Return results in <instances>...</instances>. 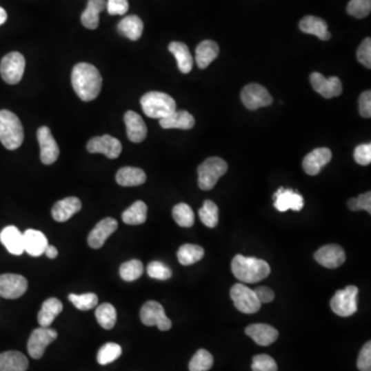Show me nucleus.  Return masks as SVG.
Returning a JSON list of instances; mask_svg holds the SVG:
<instances>
[{"instance_id":"13","label":"nucleus","mask_w":371,"mask_h":371,"mask_svg":"<svg viewBox=\"0 0 371 371\" xmlns=\"http://www.w3.org/2000/svg\"><path fill=\"white\" fill-rule=\"evenodd\" d=\"M37 141L41 149V160L46 166H51L59 157V147L52 135L49 127L43 126L37 130Z\"/></svg>"},{"instance_id":"11","label":"nucleus","mask_w":371,"mask_h":371,"mask_svg":"<svg viewBox=\"0 0 371 371\" xmlns=\"http://www.w3.org/2000/svg\"><path fill=\"white\" fill-rule=\"evenodd\" d=\"M241 101L248 110H255L265 108L274 102V98L268 89L259 84H249L243 89Z\"/></svg>"},{"instance_id":"53","label":"nucleus","mask_w":371,"mask_h":371,"mask_svg":"<svg viewBox=\"0 0 371 371\" xmlns=\"http://www.w3.org/2000/svg\"><path fill=\"white\" fill-rule=\"evenodd\" d=\"M46 256L50 259H55L58 256V250L54 245H48L45 251Z\"/></svg>"},{"instance_id":"25","label":"nucleus","mask_w":371,"mask_h":371,"mask_svg":"<svg viewBox=\"0 0 371 371\" xmlns=\"http://www.w3.org/2000/svg\"><path fill=\"white\" fill-rule=\"evenodd\" d=\"M299 28L302 32L314 35L321 41H329L331 39V33L328 31V25L319 17H304L299 22Z\"/></svg>"},{"instance_id":"42","label":"nucleus","mask_w":371,"mask_h":371,"mask_svg":"<svg viewBox=\"0 0 371 371\" xmlns=\"http://www.w3.org/2000/svg\"><path fill=\"white\" fill-rule=\"evenodd\" d=\"M70 301L80 310H92L98 304V297L94 293L70 294Z\"/></svg>"},{"instance_id":"40","label":"nucleus","mask_w":371,"mask_h":371,"mask_svg":"<svg viewBox=\"0 0 371 371\" xmlns=\"http://www.w3.org/2000/svg\"><path fill=\"white\" fill-rule=\"evenodd\" d=\"M122 355V348L114 343H108L100 348L97 354V362L100 365H106L116 361Z\"/></svg>"},{"instance_id":"39","label":"nucleus","mask_w":371,"mask_h":371,"mask_svg":"<svg viewBox=\"0 0 371 371\" xmlns=\"http://www.w3.org/2000/svg\"><path fill=\"white\" fill-rule=\"evenodd\" d=\"M172 217L179 226L185 227V228L193 226L194 221H195L193 210L186 203L177 204L172 210Z\"/></svg>"},{"instance_id":"8","label":"nucleus","mask_w":371,"mask_h":371,"mask_svg":"<svg viewBox=\"0 0 371 371\" xmlns=\"http://www.w3.org/2000/svg\"><path fill=\"white\" fill-rule=\"evenodd\" d=\"M24 56L19 52H12L2 58L0 62V74L4 82L16 85L22 80L25 72Z\"/></svg>"},{"instance_id":"23","label":"nucleus","mask_w":371,"mask_h":371,"mask_svg":"<svg viewBox=\"0 0 371 371\" xmlns=\"http://www.w3.org/2000/svg\"><path fill=\"white\" fill-rule=\"evenodd\" d=\"M82 202L77 197H66L54 204L52 216L57 222L63 223L70 220L74 214L80 212Z\"/></svg>"},{"instance_id":"22","label":"nucleus","mask_w":371,"mask_h":371,"mask_svg":"<svg viewBox=\"0 0 371 371\" xmlns=\"http://www.w3.org/2000/svg\"><path fill=\"white\" fill-rule=\"evenodd\" d=\"M0 243L14 256L24 253V235L16 226H8L0 232Z\"/></svg>"},{"instance_id":"18","label":"nucleus","mask_w":371,"mask_h":371,"mask_svg":"<svg viewBox=\"0 0 371 371\" xmlns=\"http://www.w3.org/2000/svg\"><path fill=\"white\" fill-rule=\"evenodd\" d=\"M274 208L279 212H283L289 210L300 212L303 208V197L291 189L279 188L278 191L274 193Z\"/></svg>"},{"instance_id":"49","label":"nucleus","mask_w":371,"mask_h":371,"mask_svg":"<svg viewBox=\"0 0 371 371\" xmlns=\"http://www.w3.org/2000/svg\"><path fill=\"white\" fill-rule=\"evenodd\" d=\"M106 10L112 16H123L128 12V0H108Z\"/></svg>"},{"instance_id":"47","label":"nucleus","mask_w":371,"mask_h":371,"mask_svg":"<svg viewBox=\"0 0 371 371\" xmlns=\"http://www.w3.org/2000/svg\"><path fill=\"white\" fill-rule=\"evenodd\" d=\"M357 60L365 66L366 68H371V39L370 37L364 39L361 45L357 50Z\"/></svg>"},{"instance_id":"51","label":"nucleus","mask_w":371,"mask_h":371,"mask_svg":"<svg viewBox=\"0 0 371 371\" xmlns=\"http://www.w3.org/2000/svg\"><path fill=\"white\" fill-rule=\"evenodd\" d=\"M360 114L363 118L370 119L371 117V92L370 90L361 94L359 98Z\"/></svg>"},{"instance_id":"19","label":"nucleus","mask_w":371,"mask_h":371,"mask_svg":"<svg viewBox=\"0 0 371 371\" xmlns=\"http://www.w3.org/2000/svg\"><path fill=\"white\" fill-rule=\"evenodd\" d=\"M118 228V222L112 218H106L97 223L88 237V245L92 249L103 247L106 239Z\"/></svg>"},{"instance_id":"34","label":"nucleus","mask_w":371,"mask_h":371,"mask_svg":"<svg viewBox=\"0 0 371 371\" xmlns=\"http://www.w3.org/2000/svg\"><path fill=\"white\" fill-rule=\"evenodd\" d=\"M148 206L141 200L135 201L122 214L123 222L128 225L143 224L147 220Z\"/></svg>"},{"instance_id":"33","label":"nucleus","mask_w":371,"mask_h":371,"mask_svg":"<svg viewBox=\"0 0 371 371\" xmlns=\"http://www.w3.org/2000/svg\"><path fill=\"white\" fill-rule=\"evenodd\" d=\"M106 8V0H89L87 8L81 17L82 24L86 28H97L99 25V14Z\"/></svg>"},{"instance_id":"12","label":"nucleus","mask_w":371,"mask_h":371,"mask_svg":"<svg viewBox=\"0 0 371 371\" xmlns=\"http://www.w3.org/2000/svg\"><path fill=\"white\" fill-rule=\"evenodd\" d=\"M28 281L23 276L14 274H0V297L17 299L26 293Z\"/></svg>"},{"instance_id":"2","label":"nucleus","mask_w":371,"mask_h":371,"mask_svg":"<svg viewBox=\"0 0 371 371\" xmlns=\"http://www.w3.org/2000/svg\"><path fill=\"white\" fill-rule=\"evenodd\" d=\"M231 270L235 278L247 283H258L270 274V266L268 262L243 255L233 258Z\"/></svg>"},{"instance_id":"20","label":"nucleus","mask_w":371,"mask_h":371,"mask_svg":"<svg viewBox=\"0 0 371 371\" xmlns=\"http://www.w3.org/2000/svg\"><path fill=\"white\" fill-rule=\"evenodd\" d=\"M245 334L251 337L257 345L268 347L278 339L279 331L268 324H253L245 328Z\"/></svg>"},{"instance_id":"30","label":"nucleus","mask_w":371,"mask_h":371,"mask_svg":"<svg viewBox=\"0 0 371 371\" xmlns=\"http://www.w3.org/2000/svg\"><path fill=\"white\" fill-rule=\"evenodd\" d=\"M29 362L24 354L17 351L0 354V371H26Z\"/></svg>"},{"instance_id":"52","label":"nucleus","mask_w":371,"mask_h":371,"mask_svg":"<svg viewBox=\"0 0 371 371\" xmlns=\"http://www.w3.org/2000/svg\"><path fill=\"white\" fill-rule=\"evenodd\" d=\"M254 292L261 304L268 303L274 299V292L270 288L258 287L254 289Z\"/></svg>"},{"instance_id":"32","label":"nucleus","mask_w":371,"mask_h":371,"mask_svg":"<svg viewBox=\"0 0 371 371\" xmlns=\"http://www.w3.org/2000/svg\"><path fill=\"white\" fill-rule=\"evenodd\" d=\"M116 181L123 187H137V186L145 184L147 176L141 168L126 166L117 172Z\"/></svg>"},{"instance_id":"27","label":"nucleus","mask_w":371,"mask_h":371,"mask_svg":"<svg viewBox=\"0 0 371 371\" xmlns=\"http://www.w3.org/2000/svg\"><path fill=\"white\" fill-rule=\"evenodd\" d=\"M195 125V119L186 110H176L170 116L160 120V126L164 129H183L189 130Z\"/></svg>"},{"instance_id":"35","label":"nucleus","mask_w":371,"mask_h":371,"mask_svg":"<svg viewBox=\"0 0 371 371\" xmlns=\"http://www.w3.org/2000/svg\"><path fill=\"white\" fill-rule=\"evenodd\" d=\"M177 256H178L179 262L182 265H192V264L197 263L203 258L204 250L199 245L186 243L179 249Z\"/></svg>"},{"instance_id":"38","label":"nucleus","mask_w":371,"mask_h":371,"mask_svg":"<svg viewBox=\"0 0 371 371\" xmlns=\"http://www.w3.org/2000/svg\"><path fill=\"white\" fill-rule=\"evenodd\" d=\"M199 218L205 226L214 228L219 223V208L212 200H205L199 210Z\"/></svg>"},{"instance_id":"41","label":"nucleus","mask_w":371,"mask_h":371,"mask_svg":"<svg viewBox=\"0 0 371 371\" xmlns=\"http://www.w3.org/2000/svg\"><path fill=\"white\" fill-rule=\"evenodd\" d=\"M143 265L139 260L125 262L120 268V277L126 281H137L143 276Z\"/></svg>"},{"instance_id":"4","label":"nucleus","mask_w":371,"mask_h":371,"mask_svg":"<svg viewBox=\"0 0 371 371\" xmlns=\"http://www.w3.org/2000/svg\"><path fill=\"white\" fill-rule=\"evenodd\" d=\"M141 104L146 116L159 120L166 118L177 110L174 98L168 94L157 91L145 94L141 97Z\"/></svg>"},{"instance_id":"48","label":"nucleus","mask_w":371,"mask_h":371,"mask_svg":"<svg viewBox=\"0 0 371 371\" xmlns=\"http://www.w3.org/2000/svg\"><path fill=\"white\" fill-rule=\"evenodd\" d=\"M354 159L360 166H370L371 163L370 143H364V145L356 147L355 152H354Z\"/></svg>"},{"instance_id":"46","label":"nucleus","mask_w":371,"mask_h":371,"mask_svg":"<svg viewBox=\"0 0 371 371\" xmlns=\"http://www.w3.org/2000/svg\"><path fill=\"white\" fill-rule=\"evenodd\" d=\"M348 206L353 212L366 210L368 214H371V192L361 194L357 198H351L348 202Z\"/></svg>"},{"instance_id":"26","label":"nucleus","mask_w":371,"mask_h":371,"mask_svg":"<svg viewBox=\"0 0 371 371\" xmlns=\"http://www.w3.org/2000/svg\"><path fill=\"white\" fill-rule=\"evenodd\" d=\"M219 53H220V48H219L218 43L216 41L206 39V41L200 43L196 48V64L200 70H204L218 57Z\"/></svg>"},{"instance_id":"1","label":"nucleus","mask_w":371,"mask_h":371,"mask_svg":"<svg viewBox=\"0 0 371 371\" xmlns=\"http://www.w3.org/2000/svg\"><path fill=\"white\" fill-rule=\"evenodd\" d=\"M72 84L83 101H92L101 91V74L92 64L79 63L72 70Z\"/></svg>"},{"instance_id":"44","label":"nucleus","mask_w":371,"mask_h":371,"mask_svg":"<svg viewBox=\"0 0 371 371\" xmlns=\"http://www.w3.org/2000/svg\"><path fill=\"white\" fill-rule=\"evenodd\" d=\"M147 272L150 278L166 281L172 278V272L168 266L160 261H153L148 265Z\"/></svg>"},{"instance_id":"43","label":"nucleus","mask_w":371,"mask_h":371,"mask_svg":"<svg viewBox=\"0 0 371 371\" xmlns=\"http://www.w3.org/2000/svg\"><path fill=\"white\" fill-rule=\"evenodd\" d=\"M347 12L357 19L366 18L371 12V0H351L348 3Z\"/></svg>"},{"instance_id":"10","label":"nucleus","mask_w":371,"mask_h":371,"mask_svg":"<svg viewBox=\"0 0 371 371\" xmlns=\"http://www.w3.org/2000/svg\"><path fill=\"white\" fill-rule=\"evenodd\" d=\"M141 320L146 326H157L161 331L170 330L172 326L163 306L156 301H148L143 304L141 310Z\"/></svg>"},{"instance_id":"9","label":"nucleus","mask_w":371,"mask_h":371,"mask_svg":"<svg viewBox=\"0 0 371 371\" xmlns=\"http://www.w3.org/2000/svg\"><path fill=\"white\" fill-rule=\"evenodd\" d=\"M57 331L50 327H39L34 329L29 337L27 349L29 355L33 359H41L45 354L48 345H51L57 339Z\"/></svg>"},{"instance_id":"21","label":"nucleus","mask_w":371,"mask_h":371,"mask_svg":"<svg viewBox=\"0 0 371 371\" xmlns=\"http://www.w3.org/2000/svg\"><path fill=\"white\" fill-rule=\"evenodd\" d=\"M126 125L127 137L132 143H141L147 137L148 129L145 121L141 116L132 110H128L124 114Z\"/></svg>"},{"instance_id":"17","label":"nucleus","mask_w":371,"mask_h":371,"mask_svg":"<svg viewBox=\"0 0 371 371\" xmlns=\"http://www.w3.org/2000/svg\"><path fill=\"white\" fill-rule=\"evenodd\" d=\"M314 259L320 265L334 270L345 263V253L339 245H327L314 253Z\"/></svg>"},{"instance_id":"15","label":"nucleus","mask_w":371,"mask_h":371,"mask_svg":"<svg viewBox=\"0 0 371 371\" xmlns=\"http://www.w3.org/2000/svg\"><path fill=\"white\" fill-rule=\"evenodd\" d=\"M89 153H101L110 159H117L122 152V145L120 141L106 134L91 139L87 143Z\"/></svg>"},{"instance_id":"3","label":"nucleus","mask_w":371,"mask_h":371,"mask_svg":"<svg viewBox=\"0 0 371 371\" xmlns=\"http://www.w3.org/2000/svg\"><path fill=\"white\" fill-rule=\"evenodd\" d=\"M24 141V129L20 119L8 110H0V141L10 151L18 149Z\"/></svg>"},{"instance_id":"54","label":"nucleus","mask_w":371,"mask_h":371,"mask_svg":"<svg viewBox=\"0 0 371 371\" xmlns=\"http://www.w3.org/2000/svg\"><path fill=\"white\" fill-rule=\"evenodd\" d=\"M6 19H8V14H6V10L0 6V26L6 23Z\"/></svg>"},{"instance_id":"5","label":"nucleus","mask_w":371,"mask_h":371,"mask_svg":"<svg viewBox=\"0 0 371 371\" xmlns=\"http://www.w3.org/2000/svg\"><path fill=\"white\" fill-rule=\"evenodd\" d=\"M228 170L226 162L219 157H210L198 168V186L204 191L212 190L219 179L224 176Z\"/></svg>"},{"instance_id":"14","label":"nucleus","mask_w":371,"mask_h":371,"mask_svg":"<svg viewBox=\"0 0 371 371\" xmlns=\"http://www.w3.org/2000/svg\"><path fill=\"white\" fill-rule=\"evenodd\" d=\"M310 80L314 90L327 99L337 97L343 93V84L337 77L327 79L320 72H312Z\"/></svg>"},{"instance_id":"36","label":"nucleus","mask_w":371,"mask_h":371,"mask_svg":"<svg viewBox=\"0 0 371 371\" xmlns=\"http://www.w3.org/2000/svg\"><path fill=\"white\" fill-rule=\"evenodd\" d=\"M95 317L98 324L106 330H110L116 325L117 310L110 303H103L98 306L96 308Z\"/></svg>"},{"instance_id":"24","label":"nucleus","mask_w":371,"mask_h":371,"mask_svg":"<svg viewBox=\"0 0 371 371\" xmlns=\"http://www.w3.org/2000/svg\"><path fill=\"white\" fill-rule=\"evenodd\" d=\"M24 235V252L32 257H39L45 254L46 248L49 245L47 237L43 232L34 229H28Z\"/></svg>"},{"instance_id":"16","label":"nucleus","mask_w":371,"mask_h":371,"mask_svg":"<svg viewBox=\"0 0 371 371\" xmlns=\"http://www.w3.org/2000/svg\"><path fill=\"white\" fill-rule=\"evenodd\" d=\"M331 159H332L331 150L328 148H318L304 157L302 168L308 176H317L320 174L322 168L331 161Z\"/></svg>"},{"instance_id":"31","label":"nucleus","mask_w":371,"mask_h":371,"mask_svg":"<svg viewBox=\"0 0 371 371\" xmlns=\"http://www.w3.org/2000/svg\"><path fill=\"white\" fill-rule=\"evenodd\" d=\"M168 50L176 58L180 72L182 74H189L193 68V57L188 46L181 41H172L168 46Z\"/></svg>"},{"instance_id":"29","label":"nucleus","mask_w":371,"mask_h":371,"mask_svg":"<svg viewBox=\"0 0 371 371\" xmlns=\"http://www.w3.org/2000/svg\"><path fill=\"white\" fill-rule=\"evenodd\" d=\"M63 310L61 301L57 298H49L43 302L39 310L37 321L41 327H50Z\"/></svg>"},{"instance_id":"7","label":"nucleus","mask_w":371,"mask_h":371,"mask_svg":"<svg viewBox=\"0 0 371 371\" xmlns=\"http://www.w3.org/2000/svg\"><path fill=\"white\" fill-rule=\"evenodd\" d=\"M230 297L237 310L243 314H256L261 308V303L254 290L250 289L243 283H235L231 288Z\"/></svg>"},{"instance_id":"45","label":"nucleus","mask_w":371,"mask_h":371,"mask_svg":"<svg viewBox=\"0 0 371 371\" xmlns=\"http://www.w3.org/2000/svg\"><path fill=\"white\" fill-rule=\"evenodd\" d=\"M252 370L253 371H278V365L274 361V358L270 355L261 354V355H256L253 358V363H252Z\"/></svg>"},{"instance_id":"50","label":"nucleus","mask_w":371,"mask_h":371,"mask_svg":"<svg viewBox=\"0 0 371 371\" xmlns=\"http://www.w3.org/2000/svg\"><path fill=\"white\" fill-rule=\"evenodd\" d=\"M357 368L360 371H371V343L368 341L362 348L358 356Z\"/></svg>"},{"instance_id":"6","label":"nucleus","mask_w":371,"mask_h":371,"mask_svg":"<svg viewBox=\"0 0 371 371\" xmlns=\"http://www.w3.org/2000/svg\"><path fill=\"white\" fill-rule=\"evenodd\" d=\"M358 294L356 285H348L339 290L331 299V310L339 317H351L358 310Z\"/></svg>"},{"instance_id":"37","label":"nucleus","mask_w":371,"mask_h":371,"mask_svg":"<svg viewBox=\"0 0 371 371\" xmlns=\"http://www.w3.org/2000/svg\"><path fill=\"white\" fill-rule=\"evenodd\" d=\"M214 365V357L204 349L198 350L189 363L190 371H208Z\"/></svg>"},{"instance_id":"28","label":"nucleus","mask_w":371,"mask_h":371,"mask_svg":"<svg viewBox=\"0 0 371 371\" xmlns=\"http://www.w3.org/2000/svg\"><path fill=\"white\" fill-rule=\"evenodd\" d=\"M118 30L123 37H127L130 41H139L143 35V20L137 14L125 17L119 23Z\"/></svg>"}]
</instances>
